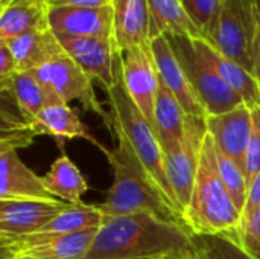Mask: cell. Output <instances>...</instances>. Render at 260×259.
I'll list each match as a JSON object with an SVG mask.
<instances>
[{"mask_svg":"<svg viewBox=\"0 0 260 259\" xmlns=\"http://www.w3.org/2000/svg\"><path fill=\"white\" fill-rule=\"evenodd\" d=\"M195 235L151 212L105 218L85 259L198 258Z\"/></svg>","mask_w":260,"mask_h":259,"instance_id":"1","label":"cell"},{"mask_svg":"<svg viewBox=\"0 0 260 259\" xmlns=\"http://www.w3.org/2000/svg\"><path fill=\"white\" fill-rule=\"evenodd\" d=\"M20 72L18 64L6 43L0 41V79H8L14 73Z\"/></svg>","mask_w":260,"mask_h":259,"instance_id":"32","label":"cell"},{"mask_svg":"<svg viewBox=\"0 0 260 259\" xmlns=\"http://www.w3.org/2000/svg\"><path fill=\"white\" fill-rule=\"evenodd\" d=\"M2 95L9 96L18 111L27 118H37L46 107L66 104L58 93L41 82L34 72H17L8 79H0Z\"/></svg>","mask_w":260,"mask_h":259,"instance_id":"19","label":"cell"},{"mask_svg":"<svg viewBox=\"0 0 260 259\" xmlns=\"http://www.w3.org/2000/svg\"><path fill=\"white\" fill-rule=\"evenodd\" d=\"M215 162H216L218 172H219L225 188L229 189L235 205L238 206V209L242 214L245 209L248 191H250L248 177H247L244 168L236 160H233L230 156H227L224 151H221L216 145H215Z\"/></svg>","mask_w":260,"mask_h":259,"instance_id":"27","label":"cell"},{"mask_svg":"<svg viewBox=\"0 0 260 259\" xmlns=\"http://www.w3.org/2000/svg\"><path fill=\"white\" fill-rule=\"evenodd\" d=\"M49 11L47 0H12L0 9V41L6 43L35 31L50 29Z\"/></svg>","mask_w":260,"mask_h":259,"instance_id":"22","label":"cell"},{"mask_svg":"<svg viewBox=\"0 0 260 259\" xmlns=\"http://www.w3.org/2000/svg\"><path fill=\"white\" fill-rule=\"evenodd\" d=\"M69 206L66 202H0V240L35 234Z\"/></svg>","mask_w":260,"mask_h":259,"instance_id":"16","label":"cell"},{"mask_svg":"<svg viewBox=\"0 0 260 259\" xmlns=\"http://www.w3.org/2000/svg\"><path fill=\"white\" fill-rule=\"evenodd\" d=\"M180 259H198V258H180Z\"/></svg>","mask_w":260,"mask_h":259,"instance_id":"39","label":"cell"},{"mask_svg":"<svg viewBox=\"0 0 260 259\" xmlns=\"http://www.w3.org/2000/svg\"><path fill=\"white\" fill-rule=\"evenodd\" d=\"M99 229L55 237L34 244L2 247V259H85Z\"/></svg>","mask_w":260,"mask_h":259,"instance_id":"17","label":"cell"},{"mask_svg":"<svg viewBox=\"0 0 260 259\" xmlns=\"http://www.w3.org/2000/svg\"><path fill=\"white\" fill-rule=\"evenodd\" d=\"M166 38L180 60L200 102L206 108L207 116L221 114L245 104L242 98L222 81L213 66L198 50L195 38L183 35H168Z\"/></svg>","mask_w":260,"mask_h":259,"instance_id":"6","label":"cell"},{"mask_svg":"<svg viewBox=\"0 0 260 259\" xmlns=\"http://www.w3.org/2000/svg\"><path fill=\"white\" fill-rule=\"evenodd\" d=\"M43 182L53 197L69 205H81V197L88 191L87 180L62 150L43 176Z\"/></svg>","mask_w":260,"mask_h":259,"instance_id":"26","label":"cell"},{"mask_svg":"<svg viewBox=\"0 0 260 259\" xmlns=\"http://www.w3.org/2000/svg\"><path fill=\"white\" fill-rule=\"evenodd\" d=\"M114 43L119 53L151 43L148 0H114Z\"/></svg>","mask_w":260,"mask_h":259,"instance_id":"20","label":"cell"},{"mask_svg":"<svg viewBox=\"0 0 260 259\" xmlns=\"http://www.w3.org/2000/svg\"><path fill=\"white\" fill-rule=\"evenodd\" d=\"M187 114L178 99L160 81L154 104V128L163 147V151L175 148L186 131Z\"/></svg>","mask_w":260,"mask_h":259,"instance_id":"24","label":"cell"},{"mask_svg":"<svg viewBox=\"0 0 260 259\" xmlns=\"http://www.w3.org/2000/svg\"><path fill=\"white\" fill-rule=\"evenodd\" d=\"M6 44L17 61L20 72L37 70L66 52L52 29L35 31L6 41Z\"/></svg>","mask_w":260,"mask_h":259,"instance_id":"23","label":"cell"},{"mask_svg":"<svg viewBox=\"0 0 260 259\" xmlns=\"http://www.w3.org/2000/svg\"><path fill=\"white\" fill-rule=\"evenodd\" d=\"M27 128L32 137L35 136L53 137L59 150L64 148L66 140L82 139L99 148L105 156L110 151L94 137V134L88 130V127L81 121L76 110L69 107V104L46 107L37 118L27 119Z\"/></svg>","mask_w":260,"mask_h":259,"instance_id":"15","label":"cell"},{"mask_svg":"<svg viewBox=\"0 0 260 259\" xmlns=\"http://www.w3.org/2000/svg\"><path fill=\"white\" fill-rule=\"evenodd\" d=\"M256 37V0H224L218 20L206 40L254 75Z\"/></svg>","mask_w":260,"mask_h":259,"instance_id":"5","label":"cell"},{"mask_svg":"<svg viewBox=\"0 0 260 259\" xmlns=\"http://www.w3.org/2000/svg\"><path fill=\"white\" fill-rule=\"evenodd\" d=\"M12 0H0V9H3V8H6L9 3H11Z\"/></svg>","mask_w":260,"mask_h":259,"instance_id":"37","label":"cell"},{"mask_svg":"<svg viewBox=\"0 0 260 259\" xmlns=\"http://www.w3.org/2000/svg\"><path fill=\"white\" fill-rule=\"evenodd\" d=\"M197 244L210 256V259H254L241 244L221 237H197Z\"/></svg>","mask_w":260,"mask_h":259,"instance_id":"29","label":"cell"},{"mask_svg":"<svg viewBox=\"0 0 260 259\" xmlns=\"http://www.w3.org/2000/svg\"><path fill=\"white\" fill-rule=\"evenodd\" d=\"M151 15V40L160 35L204 38L187 14L183 0H148Z\"/></svg>","mask_w":260,"mask_h":259,"instance_id":"25","label":"cell"},{"mask_svg":"<svg viewBox=\"0 0 260 259\" xmlns=\"http://www.w3.org/2000/svg\"><path fill=\"white\" fill-rule=\"evenodd\" d=\"M253 127V110L247 104L206 118V130L215 145L236 160L245 171V157ZM247 174V172H245Z\"/></svg>","mask_w":260,"mask_h":259,"instance_id":"13","label":"cell"},{"mask_svg":"<svg viewBox=\"0 0 260 259\" xmlns=\"http://www.w3.org/2000/svg\"><path fill=\"white\" fill-rule=\"evenodd\" d=\"M47 2H49V5H53V3H55L56 0H47Z\"/></svg>","mask_w":260,"mask_h":259,"instance_id":"38","label":"cell"},{"mask_svg":"<svg viewBox=\"0 0 260 259\" xmlns=\"http://www.w3.org/2000/svg\"><path fill=\"white\" fill-rule=\"evenodd\" d=\"M119 70L126 92L154 127V104L160 85L151 43L119 53Z\"/></svg>","mask_w":260,"mask_h":259,"instance_id":"9","label":"cell"},{"mask_svg":"<svg viewBox=\"0 0 260 259\" xmlns=\"http://www.w3.org/2000/svg\"><path fill=\"white\" fill-rule=\"evenodd\" d=\"M107 96L114 119V130L122 131V134L126 137L131 148L134 150L137 159L142 162V165L154 179L155 185L158 186L166 202L183 218V212L178 206V202L168 180L166 166H165V151L157 136V131L152 127V124L145 118V114L140 111V108L136 105L129 93L126 92L119 70V60H117L116 81L107 90Z\"/></svg>","mask_w":260,"mask_h":259,"instance_id":"4","label":"cell"},{"mask_svg":"<svg viewBox=\"0 0 260 259\" xmlns=\"http://www.w3.org/2000/svg\"><path fill=\"white\" fill-rule=\"evenodd\" d=\"M32 72L41 82L52 87L66 104L70 101H79L85 110L98 114L105 128L114 134L113 114L98 101L93 87L94 81L66 52Z\"/></svg>","mask_w":260,"mask_h":259,"instance_id":"7","label":"cell"},{"mask_svg":"<svg viewBox=\"0 0 260 259\" xmlns=\"http://www.w3.org/2000/svg\"><path fill=\"white\" fill-rule=\"evenodd\" d=\"M206 133L207 130L204 119L187 116L186 131L181 142L175 148L165 151V166L168 180L171 183L181 212H184V209L187 208L192 195Z\"/></svg>","mask_w":260,"mask_h":259,"instance_id":"8","label":"cell"},{"mask_svg":"<svg viewBox=\"0 0 260 259\" xmlns=\"http://www.w3.org/2000/svg\"><path fill=\"white\" fill-rule=\"evenodd\" d=\"M200 250H201V252H200V256H198V259H210V256H209V255H207L201 247H200Z\"/></svg>","mask_w":260,"mask_h":259,"instance_id":"36","label":"cell"},{"mask_svg":"<svg viewBox=\"0 0 260 259\" xmlns=\"http://www.w3.org/2000/svg\"><path fill=\"white\" fill-rule=\"evenodd\" d=\"M113 3L114 0H56L53 5L55 6H76V8H102V6H108Z\"/></svg>","mask_w":260,"mask_h":259,"instance_id":"34","label":"cell"},{"mask_svg":"<svg viewBox=\"0 0 260 259\" xmlns=\"http://www.w3.org/2000/svg\"><path fill=\"white\" fill-rule=\"evenodd\" d=\"M260 206V171L254 177V180L250 183V191H248V198L245 209L242 212V224L256 212V209Z\"/></svg>","mask_w":260,"mask_h":259,"instance_id":"33","label":"cell"},{"mask_svg":"<svg viewBox=\"0 0 260 259\" xmlns=\"http://www.w3.org/2000/svg\"><path fill=\"white\" fill-rule=\"evenodd\" d=\"M0 202L58 203L44 182L17 154L15 148L0 147Z\"/></svg>","mask_w":260,"mask_h":259,"instance_id":"12","label":"cell"},{"mask_svg":"<svg viewBox=\"0 0 260 259\" xmlns=\"http://www.w3.org/2000/svg\"><path fill=\"white\" fill-rule=\"evenodd\" d=\"M66 53L107 92L116 81L119 52L113 38H58Z\"/></svg>","mask_w":260,"mask_h":259,"instance_id":"11","label":"cell"},{"mask_svg":"<svg viewBox=\"0 0 260 259\" xmlns=\"http://www.w3.org/2000/svg\"><path fill=\"white\" fill-rule=\"evenodd\" d=\"M49 26L58 38H113L114 3L102 8L50 6Z\"/></svg>","mask_w":260,"mask_h":259,"instance_id":"10","label":"cell"},{"mask_svg":"<svg viewBox=\"0 0 260 259\" xmlns=\"http://www.w3.org/2000/svg\"><path fill=\"white\" fill-rule=\"evenodd\" d=\"M117 147L108 151L107 159L113 169V186L107 198L96 205L105 218L151 212L166 220L183 223L181 215L171 208L151 174L137 159L122 131L114 130Z\"/></svg>","mask_w":260,"mask_h":259,"instance_id":"3","label":"cell"},{"mask_svg":"<svg viewBox=\"0 0 260 259\" xmlns=\"http://www.w3.org/2000/svg\"><path fill=\"white\" fill-rule=\"evenodd\" d=\"M183 223L197 237H221L241 244L242 214L218 172L215 143L209 133L203 140L200 168Z\"/></svg>","mask_w":260,"mask_h":259,"instance_id":"2","label":"cell"},{"mask_svg":"<svg viewBox=\"0 0 260 259\" xmlns=\"http://www.w3.org/2000/svg\"><path fill=\"white\" fill-rule=\"evenodd\" d=\"M105 217L98 209L96 205H69L64 211H61L50 223L43 226L32 235L12 238V240H0L2 247H9L15 244H34L40 241H46L55 237L72 235L90 229H99L104 223Z\"/></svg>","mask_w":260,"mask_h":259,"instance_id":"18","label":"cell"},{"mask_svg":"<svg viewBox=\"0 0 260 259\" xmlns=\"http://www.w3.org/2000/svg\"><path fill=\"white\" fill-rule=\"evenodd\" d=\"M195 44L222 81L233 89L251 110L260 107V82L251 72L222 55L204 38H195Z\"/></svg>","mask_w":260,"mask_h":259,"instance_id":"21","label":"cell"},{"mask_svg":"<svg viewBox=\"0 0 260 259\" xmlns=\"http://www.w3.org/2000/svg\"><path fill=\"white\" fill-rule=\"evenodd\" d=\"M260 171V107L253 108V127L245 157V172L248 183L254 180Z\"/></svg>","mask_w":260,"mask_h":259,"instance_id":"30","label":"cell"},{"mask_svg":"<svg viewBox=\"0 0 260 259\" xmlns=\"http://www.w3.org/2000/svg\"><path fill=\"white\" fill-rule=\"evenodd\" d=\"M222 3L224 0H183L187 14L203 32L204 40L210 35L218 20Z\"/></svg>","mask_w":260,"mask_h":259,"instance_id":"28","label":"cell"},{"mask_svg":"<svg viewBox=\"0 0 260 259\" xmlns=\"http://www.w3.org/2000/svg\"><path fill=\"white\" fill-rule=\"evenodd\" d=\"M241 247L254 259H260V206L242 224Z\"/></svg>","mask_w":260,"mask_h":259,"instance_id":"31","label":"cell"},{"mask_svg":"<svg viewBox=\"0 0 260 259\" xmlns=\"http://www.w3.org/2000/svg\"><path fill=\"white\" fill-rule=\"evenodd\" d=\"M152 55L158 69L160 81L165 87L178 99L183 110L187 116L204 119L207 118V111L200 102L180 60L177 58L174 49L171 47L168 38L165 35L155 37L151 40Z\"/></svg>","mask_w":260,"mask_h":259,"instance_id":"14","label":"cell"},{"mask_svg":"<svg viewBox=\"0 0 260 259\" xmlns=\"http://www.w3.org/2000/svg\"><path fill=\"white\" fill-rule=\"evenodd\" d=\"M256 12H257V37L254 46V76L260 82V0H256Z\"/></svg>","mask_w":260,"mask_h":259,"instance_id":"35","label":"cell"}]
</instances>
